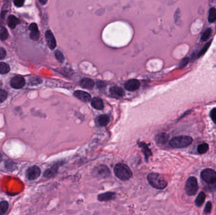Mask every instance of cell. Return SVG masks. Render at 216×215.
I'll return each instance as SVG.
<instances>
[{"instance_id":"obj_23","label":"cell","mask_w":216,"mask_h":215,"mask_svg":"<svg viewBox=\"0 0 216 215\" xmlns=\"http://www.w3.org/2000/svg\"><path fill=\"white\" fill-rule=\"evenodd\" d=\"M10 70L9 65L5 63H0V74H6Z\"/></svg>"},{"instance_id":"obj_28","label":"cell","mask_w":216,"mask_h":215,"mask_svg":"<svg viewBox=\"0 0 216 215\" xmlns=\"http://www.w3.org/2000/svg\"><path fill=\"white\" fill-rule=\"evenodd\" d=\"M211 33H212V30L210 28L207 29L202 34V37H201V40H202V41H205V40H207L210 37Z\"/></svg>"},{"instance_id":"obj_36","label":"cell","mask_w":216,"mask_h":215,"mask_svg":"<svg viewBox=\"0 0 216 215\" xmlns=\"http://www.w3.org/2000/svg\"><path fill=\"white\" fill-rule=\"evenodd\" d=\"M6 56V53L5 49L0 47V60L4 59Z\"/></svg>"},{"instance_id":"obj_29","label":"cell","mask_w":216,"mask_h":215,"mask_svg":"<svg viewBox=\"0 0 216 215\" xmlns=\"http://www.w3.org/2000/svg\"><path fill=\"white\" fill-rule=\"evenodd\" d=\"M41 81H42L41 79L39 78V77H37V76L32 77L31 78L29 79V83H30V85H38L41 83Z\"/></svg>"},{"instance_id":"obj_38","label":"cell","mask_w":216,"mask_h":215,"mask_svg":"<svg viewBox=\"0 0 216 215\" xmlns=\"http://www.w3.org/2000/svg\"><path fill=\"white\" fill-rule=\"evenodd\" d=\"M96 85L99 88H103L106 87V83L104 82V81H98L96 83Z\"/></svg>"},{"instance_id":"obj_3","label":"cell","mask_w":216,"mask_h":215,"mask_svg":"<svg viewBox=\"0 0 216 215\" xmlns=\"http://www.w3.org/2000/svg\"><path fill=\"white\" fill-rule=\"evenodd\" d=\"M193 142V139L188 136H179L172 138L169 145L174 148H182L190 146Z\"/></svg>"},{"instance_id":"obj_40","label":"cell","mask_w":216,"mask_h":215,"mask_svg":"<svg viewBox=\"0 0 216 215\" xmlns=\"http://www.w3.org/2000/svg\"><path fill=\"white\" fill-rule=\"evenodd\" d=\"M2 86H3V84H2V81H0V90H2Z\"/></svg>"},{"instance_id":"obj_33","label":"cell","mask_w":216,"mask_h":215,"mask_svg":"<svg viewBox=\"0 0 216 215\" xmlns=\"http://www.w3.org/2000/svg\"><path fill=\"white\" fill-rule=\"evenodd\" d=\"M212 209V203L210 202H207L204 208V213L205 214H209Z\"/></svg>"},{"instance_id":"obj_6","label":"cell","mask_w":216,"mask_h":215,"mask_svg":"<svg viewBox=\"0 0 216 215\" xmlns=\"http://www.w3.org/2000/svg\"><path fill=\"white\" fill-rule=\"evenodd\" d=\"M202 179L207 183H216V172L211 169H206L201 172Z\"/></svg>"},{"instance_id":"obj_39","label":"cell","mask_w":216,"mask_h":215,"mask_svg":"<svg viewBox=\"0 0 216 215\" xmlns=\"http://www.w3.org/2000/svg\"><path fill=\"white\" fill-rule=\"evenodd\" d=\"M39 2L41 4H43V5H45L46 4V3L47 2V0H39Z\"/></svg>"},{"instance_id":"obj_7","label":"cell","mask_w":216,"mask_h":215,"mask_svg":"<svg viewBox=\"0 0 216 215\" xmlns=\"http://www.w3.org/2000/svg\"><path fill=\"white\" fill-rule=\"evenodd\" d=\"M40 175V170L37 166H32L27 169L26 176L28 180H35Z\"/></svg>"},{"instance_id":"obj_37","label":"cell","mask_w":216,"mask_h":215,"mask_svg":"<svg viewBox=\"0 0 216 215\" xmlns=\"http://www.w3.org/2000/svg\"><path fill=\"white\" fill-rule=\"evenodd\" d=\"M25 0H14V4L17 7H21L24 4Z\"/></svg>"},{"instance_id":"obj_21","label":"cell","mask_w":216,"mask_h":215,"mask_svg":"<svg viewBox=\"0 0 216 215\" xmlns=\"http://www.w3.org/2000/svg\"><path fill=\"white\" fill-rule=\"evenodd\" d=\"M109 122V117L108 115H100L97 117V123L100 126H106Z\"/></svg>"},{"instance_id":"obj_8","label":"cell","mask_w":216,"mask_h":215,"mask_svg":"<svg viewBox=\"0 0 216 215\" xmlns=\"http://www.w3.org/2000/svg\"><path fill=\"white\" fill-rule=\"evenodd\" d=\"M25 84V79L21 76H16L12 78L10 81V85L12 87L15 89H20L22 88Z\"/></svg>"},{"instance_id":"obj_22","label":"cell","mask_w":216,"mask_h":215,"mask_svg":"<svg viewBox=\"0 0 216 215\" xmlns=\"http://www.w3.org/2000/svg\"><path fill=\"white\" fill-rule=\"evenodd\" d=\"M205 197H206V196H205V194L203 192H200L196 199H195V205L198 207H200L205 201Z\"/></svg>"},{"instance_id":"obj_16","label":"cell","mask_w":216,"mask_h":215,"mask_svg":"<svg viewBox=\"0 0 216 215\" xmlns=\"http://www.w3.org/2000/svg\"><path fill=\"white\" fill-rule=\"evenodd\" d=\"M110 93L111 95L116 98H119L124 95V91L119 87H113L110 88Z\"/></svg>"},{"instance_id":"obj_19","label":"cell","mask_w":216,"mask_h":215,"mask_svg":"<svg viewBox=\"0 0 216 215\" xmlns=\"http://www.w3.org/2000/svg\"><path fill=\"white\" fill-rule=\"evenodd\" d=\"M7 24L9 28H15L16 26L20 24V20L16 17L13 15H10L8 18Z\"/></svg>"},{"instance_id":"obj_32","label":"cell","mask_w":216,"mask_h":215,"mask_svg":"<svg viewBox=\"0 0 216 215\" xmlns=\"http://www.w3.org/2000/svg\"><path fill=\"white\" fill-rule=\"evenodd\" d=\"M8 97L7 92L4 90H0V103L4 102Z\"/></svg>"},{"instance_id":"obj_12","label":"cell","mask_w":216,"mask_h":215,"mask_svg":"<svg viewBox=\"0 0 216 215\" xmlns=\"http://www.w3.org/2000/svg\"><path fill=\"white\" fill-rule=\"evenodd\" d=\"M29 29L30 30V38H31V39H32L33 40H38V39L40 36V33H39L37 24H34V23L30 24V25L29 27Z\"/></svg>"},{"instance_id":"obj_34","label":"cell","mask_w":216,"mask_h":215,"mask_svg":"<svg viewBox=\"0 0 216 215\" xmlns=\"http://www.w3.org/2000/svg\"><path fill=\"white\" fill-rule=\"evenodd\" d=\"M188 61H189V58L188 57H186V58H184L181 61V63L180 64V68H184V66H186L188 63Z\"/></svg>"},{"instance_id":"obj_26","label":"cell","mask_w":216,"mask_h":215,"mask_svg":"<svg viewBox=\"0 0 216 215\" xmlns=\"http://www.w3.org/2000/svg\"><path fill=\"white\" fill-rule=\"evenodd\" d=\"M8 209V203L6 201L0 202V214H3L6 213Z\"/></svg>"},{"instance_id":"obj_24","label":"cell","mask_w":216,"mask_h":215,"mask_svg":"<svg viewBox=\"0 0 216 215\" xmlns=\"http://www.w3.org/2000/svg\"><path fill=\"white\" fill-rule=\"evenodd\" d=\"M208 20L210 23H212L216 20V9L215 8H210Z\"/></svg>"},{"instance_id":"obj_13","label":"cell","mask_w":216,"mask_h":215,"mask_svg":"<svg viewBox=\"0 0 216 215\" xmlns=\"http://www.w3.org/2000/svg\"><path fill=\"white\" fill-rule=\"evenodd\" d=\"M115 193L108 192L103 194H100L98 196L97 199L99 201H109L115 198Z\"/></svg>"},{"instance_id":"obj_10","label":"cell","mask_w":216,"mask_h":215,"mask_svg":"<svg viewBox=\"0 0 216 215\" xmlns=\"http://www.w3.org/2000/svg\"><path fill=\"white\" fill-rule=\"evenodd\" d=\"M74 95L80 100L84 102H88L91 100L90 95L84 91L77 90L74 92Z\"/></svg>"},{"instance_id":"obj_9","label":"cell","mask_w":216,"mask_h":215,"mask_svg":"<svg viewBox=\"0 0 216 215\" xmlns=\"http://www.w3.org/2000/svg\"><path fill=\"white\" fill-rule=\"evenodd\" d=\"M140 87V81L136 79L128 80L125 84V88L128 91H135L138 90Z\"/></svg>"},{"instance_id":"obj_25","label":"cell","mask_w":216,"mask_h":215,"mask_svg":"<svg viewBox=\"0 0 216 215\" xmlns=\"http://www.w3.org/2000/svg\"><path fill=\"white\" fill-rule=\"evenodd\" d=\"M209 150V145L207 143H202L198 146L197 151L198 153L200 154H203V153H206Z\"/></svg>"},{"instance_id":"obj_35","label":"cell","mask_w":216,"mask_h":215,"mask_svg":"<svg viewBox=\"0 0 216 215\" xmlns=\"http://www.w3.org/2000/svg\"><path fill=\"white\" fill-rule=\"evenodd\" d=\"M210 117L213 122L216 124V108L213 109L210 112Z\"/></svg>"},{"instance_id":"obj_17","label":"cell","mask_w":216,"mask_h":215,"mask_svg":"<svg viewBox=\"0 0 216 215\" xmlns=\"http://www.w3.org/2000/svg\"><path fill=\"white\" fill-rule=\"evenodd\" d=\"M138 145L142 150L143 154H144V155H145L146 160V161H147L148 158L149 157L152 156V152L150 150V149L149 148L147 145L146 144V143H143V142H139V143H138Z\"/></svg>"},{"instance_id":"obj_27","label":"cell","mask_w":216,"mask_h":215,"mask_svg":"<svg viewBox=\"0 0 216 215\" xmlns=\"http://www.w3.org/2000/svg\"><path fill=\"white\" fill-rule=\"evenodd\" d=\"M8 32L5 28L0 29V39L2 40H5L8 38Z\"/></svg>"},{"instance_id":"obj_20","label":"cell","mask_w":216,"mask_h":215,"mask_svg":"<svg viewBox=\"0 0 216 215\" xmlns=\"http://www.w3.org/2000/svg\"><path fill=\"white\" fill-rule=\"evenodd\" d=\"M58 167L57 165H55L51 168L47 169L44 173V176L46 178H51L54 177L56 175V173L58 172Z\"/></svg>"},{"instance_id":"obj_2","label":"cell","mask_w":216,"mask_h":215,"mask_svg":"<svg viewBox=\"0 0 216 215\" xmlns=\"http://www.w3.org/2000/svg\"><path fill=\"white\" fill-rule=\"evenodd\" d=\"M116 176L121 180H127L132 177V172L130 167L124 163H118L114 169Z\"/></svg>"},{"instance_id":"obj_30","label":"cell","mask_w":216,"mask_h":215,"mask_svg":"<svg viewBox=\"0 0 216 215\" xmlns=\"http://www.w3.org/2000/svg\"><path fill=\"white\" fill-rule=\"evenodd\" d=\"M55 57L56 58V59L59 61L60 63H63V61L65 60V57L63 54V53L61 52V51L59 50H56V52H55Z\"/></svg>"},{"instance_id":"obj_14","label":"cell","mask_w":216,"mask_h":215,"mask_svg":"<svg viewBox=\"0 0 216 215\" xmlns=\"http://www.w3.org/2000/svg\"><path fill=\"white\" fill-rule=\"evenodd\" d=\"M92 106L97 110H102L104 109V103L102 100L99 97H94L91 100Z\"/></svg>"},{"instance_id":"obj_31","label":"cell","mask_w":216,"mask_h":215,"mask_svg":"<svg viewBox=\"0 0 216 215\" xmlns=\"http://www.w3.org/2000/svg\"><path fill=\"white\" fill-rule=\"evenodd\" d=\"M211 43H212V41H209V43H207L205 45V46H204V47L202 48V49L200 51V53H199V55H198L199 57L202 56V55H203L205 53L207 52V50L209 49V47L210 46Z\"/></svg>"},{"instance_id":"obj_1","label":"cell","mask_w":216,"mask_h":215,"mask_svg":"<svg viewBox=\"0 0 216 215\" xmlns=\"http://www.w3.org/2000/svg\"><path fill=\"white\" fill-rule=\"evenodd\" d=\"M147 180L153 187L157 189H163L167 186V182L162 176L156 173H151L147 176Z\"/></svg>"},{"instance_id":"obj_5","label":"cell","mask_w":216,"mask_h":215,"mask_svg":"<svg viewBox=\"0 0 216 215\" xmlns=\"http://www.w3.org/2000/svg\"><path fill=\"white\" fill-rule=\"evenodd\" d=\"M92 175L99 179L107 178L111 175V172L108 167L104 165H100L95 167L92 170Z\"/></svg>"},{"instance_id":"obj_18","label":"cell","mask_w":216,"mask_h":215,"mask_svg":"<svg viewBox=\"0 0 216 215\" xmlns=\"http://www.w3.org/2000/svg\"><path fill=\"white\" fill-rule=\"evenodd\" d=\"M169 135L166 133H160V134L157 135L156 137V141L157 142V144L159 145H164L168 142L169 139Z\"/></svg>"},{"instance_id":"obj_11","label":"cell","mask_w":216,"mask_h":215,"mask_svg":"<svg viewBox=\"0 0 216 215\" xmlns=\"http://www.w3.org/2000/svg\"><path fill=\"white\" fill-rule=\"evenodd\" d=\"M46 39L48 46L51 49H54L56 46V39L51 30H47L46 32Z\"/></svg>"},{"instance_id":"obj_4","label":"cell","mask_w":216,"mask_h":215,"mask_svg":"<svg viewBox=\"0 0 216 215\" xmlns=\"http://www.w3.org/2000/svg\"><path fill=\"white\" fill-rule=\"evenodd\" d=\"M199 189L197 179L195 177H189L185 183V191L188 196H194Z\"/></svg>"},{"instance_id":"obj_15","label":"cell","mask_w":216,"mask_h":215,"mask_svg":"<svg viewBox=\"0 0 216 215\" xmlns=\"http://www.w3.org/2000/svg\"><path fill=\"white\" fill-rule=\"evenodd\" d=\"M80 86L84 88L91 90L94 86V81L90 78H85L80 81Z\"/></svg>"},{"instance_id":"obj_41","label":"cell","mask_w":216,"mask_h":215,"mask_svg":"<svg viewBox=\"0 0 216 215\" xmlns=\"http://www.w3.org/2000/svg\"><path fill=\"white\" fill-rule=\"evenodd\" d=\"M2 160V155L1 153H0V162H1Z\"/></svg>"}]
</instances>
